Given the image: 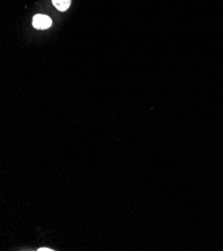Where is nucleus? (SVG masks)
Masks as SVG:
<instances>
[{
    "label": "nucleus",
    "mask_w": 223,
    "mask_h": 251,
    "mask_svg": "<svg viewBox=\"0 0 223 251\" xmlns=\"http://www.w3.org/2000/svg\"><path fill=\"white\" fill-rule=\"evenodd\" d=\"M32 25L35 29H39V30H44V29H48L49 27L52 25V20L50 17H48L47 15H43V14H36L33 17L32 20Z\"/></svg>",
    "instance_id": "obj_1"
},
{
    "label": "nucleus",
    "mask_w": 223,
    "mask_h": 251,
    "mask_svg": "<svg viewBox=\"0 0 223 251\" xmlns=\"http://www.w3.org/2000/svg\"><path fill=\"white\" fill-rule=\"evenodd\" d=\"M53 249H49V248H39L38 251H52Z\"/></svg>",
    "instance_id": "obj_3"
},
{
    "label": "nucleus",
    "mask_w": 223,
    "mask_h": 251,
    "mask_svg": "<svg viewBox=\"0 0 223 251\" xmlns=\"http://www.w3.org/2000/svg\"><path fill=\"white\" fill-rule=\"evenodd\" d=\"M52 4L59 11H66L71 4V0H52Z\"/></svg>",
    "instance_id": "obj_2"
}]
</instances>
